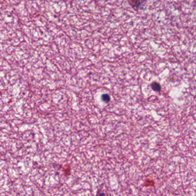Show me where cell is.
I'll return each mask as SVG.
<instances>
[{
  "label": "cell",
  "instance_id": "6da1fadb",
  "mask_svg": "<svg viewBox=\"0 0 196 196\" xmlns=\"http://www.w3.org/2000/svg\"><path fill=\"white\" fill-rule=\"evenodd\" d=\"M129 5L133 7L134 9H138L142 5L141 0H127Z\"/></svg>",
  "mask_w": 196,
  "mask_h": 196
},
{
  "label": "cell",
  "instance_id": "7a4b0ae2",
  "mask_svg": "<svg viewBox=\"0 0 196 196\" xmlns=\"http://www.w3.org/2000/svg\"><path fill=\"white\" fill-rule=\"evenodd\" d=\"M151 87H152V88L153 89V90L156 91V92H160L161 90V85L157 82L153 83L151 85Z\"/></svg>",
  "mask_w": 196,
  "mask_h": 196
},
{
  "label": "cell",
  "instance_id": "3957f363",
  "mask_svg": "<svg viewBox=\"0 0 196 196\" xmlns=\"http://www.w3.org/2000/svg\"><path fill=\"white\" fill-rule=\"evenodd\" d=\"M102 100L105 102H108L110 100V97L108 94H103L102 96Z\"/></svg>",
  "mask_w": 196,
  "mask_h": 196
},
{
  "label": "cell",
  "instance_id": "277c9868",
  "mask_svg": "<svg viewBox=\"0 0 196 196\" xmlns=\"http://www.w3.org/2000/svg\"><path fill=\"white\" fill-rule=\"evenodd\" d=\"M100 196H104V193H102Z\"/></svg>",
  "mask_w": 196,
  "mask_h": 196
}]
</instances>
